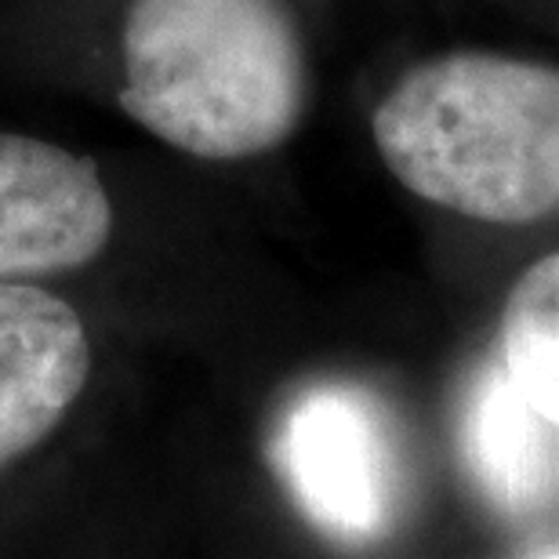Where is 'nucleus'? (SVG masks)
I'll use <instances>...</instances> for the list:
<instances>
[{"label":"nucleus","instance_id":"4","mask_svg":"<svg viewBox=\"0 0 559 559\" xmlns=\"http://www.w3.org/2000/svg\"><path fill=\"white\" fill-rule=\"evenodd\" d=\"M114 204L95 164L0 135V284L81 270L109 243Z\"/></svg>","mask_w":559,"mask_h":559},{"label":"nucleus","instance_id":"3","mask_svg":"<svg viewBox=\"0 0 559 559\" xmlns=\"http://www.w3.org/2000/svg\"><path fill=\"white\" fill-rule=\"evenodd\" d=\"M280 473L298 506L345 542L374 538L396 506L393 443L353 389H312L280 429Z\"/></svg>","mask_w":559,"mask_h":559},{"label":"nucleus","instance_id":"5","mask_svg":"<svg viewBox=\"0 0 559 559\" xmlns=\"http://www.w3.org/2000/svg\"><path fill=\"white\" fill-rule=\"evenodd\" d=\"M92 378V338L70 301L0 284V473L48 440Z\"/></svg>","mask_w":559,"mask_h":559},{"label":"nucleus","instance_id":"6","mask_svg":"<svg viewBox=\"0 0 559 559\" xmlns=\"http://www.w3.org/2000/svg\"><path fill=\"white\" fill-rule=\"evenodd\" d=\"M556 425L545 421L509 374L487 371L465 411V457L498 506L531 512L556 487Z\"/></svg>","mask_w":559,"mask_h":559},{"label":"nucleus","instance_id":"2","mask_svg":"<svg viewBox=\"0 0 559 559\" xmlns=\"http://www.w3.org/2000/svg\"><path fill=\"white\" fill-rule=\"evenodd\" d=\"M120 109L200 160L270 153L306 109V51L284 0H135Z\"/></svg>","mask_w":559,"mask_h":559},{"label":"nucleus","instance_id":"7","mask_svg":"<svg viewBox=\"0 0 559 559\" xmlns=\"http://www.w3.org/2000/svg\"><path fill=\"white\" fill-rule=\"evenodd\" d=\"M501 371L559 429V251L520 273L501 309Z\"/></svg>","mask_w":559,"mask_h":559},{"label":"nucleus","instance_id":"1","mask_svg":"<svg viewBox=\"0 0 559 559\" xmlns=\"http://www.w3.org/2000/svg\"><path fill=\"white\" fill-rule=\"evenodd\" d=\"M374 145L407 193L487 226L559 211V70L498 51L418 62L378 103Z\"/></svg>","mask_w":559,"mask_h":559},{"label":"nucleus","instance_id":"8","mask_svg":"<svg viewBox=\"0 0 559 559\" xmlns=\"http://www.w3.org/2000/svg\"><path fill=\"white\" fill-rule=\"evenodd\" d=\"M549 559H559V552H552V556H549Z\"/></svg>","mask_w":559,"mask_h":559}]
</instances>
